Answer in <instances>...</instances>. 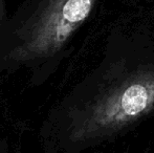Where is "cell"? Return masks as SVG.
Returning a JSON list of instances; mask_svg holds the SVG:
<instances>
[{
  "mask_svg": "<svg viewBox=\"0 0 154 153\" xmlns=\"http://www.w3.org/2000/svg\"><path fill=\"white\" fill-rule=\"evenodd\" d=\"M6 23L5 0H0V29Z\"/></svg>",
  "mask_w": 154,
  "mask_h": 153,
  "instance_id": "obj_3",
  "label": "cell"
},
{
  "mask_svg": "<svg viewBox=\"0 0 154 153\" xmlns=\"http://www.w3.org/2000/svg\"><path fill=\"white\" fill-rule=\"evenodd\" d=\"M154 110V67L128 75L77 111L69 127L75 143L108 136Z\"/></svg>",
  "mask_w": 154,
  "mask_h": 153,
  "instance_id": "obj_2",
  "label": "cell"
},
{
  "mask_svg": "<svg viewBox=\"0 0 154 153\" xmlns=\"http://www.w3.org/2000/svg\"><path fill=\"white\" fill-rule=\"evenodd\" d=\"M97 0H24L10 20L8 57L27 63L57 55L90 16Z\"/></svg>",
  "mask_w": 154,
  "mask_h": 153,
  "instance_id": "obj_1",
  "label": "cell"
}]
</instances>
